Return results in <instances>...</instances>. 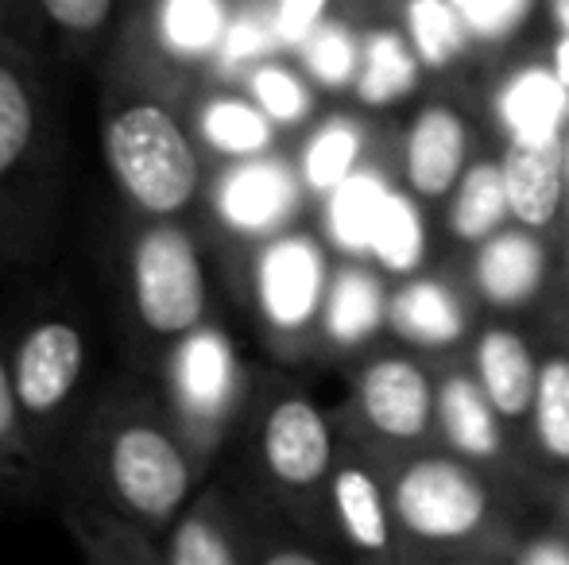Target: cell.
I'll list each match as a JSON object with an SVG mask.
<instances>
[{
	"instance_id": "cell-1",
	"label": "cell",
	"mask_w": 569,
	"mask_h": 565,
	"mask_svg": "<svg viewBox=\"0 0 569 565\" xmlns=\"http://www.w3.org/2000/svg\"><path fill=\"white\" fill-rule=\"evenodd\" d=\"M210 461L167 411L156 372L128 369L90 395L54 461L74 546L101 565H163V535L202 488Z\"/></svg>"
},
{
	"instance_id": "cell-2",
	"label": "cell",
	"mask_w": 569,
	"mask_h": 565,
	"mask_svg": "<svg viewBox=\"0 0 569 565\" xmlns=\"http://www.w3.org/2000/svg\"><path fill=\"white\" fill-rule=\"evenodd\" d=\"M62 121L36 47L0 36V264L39 268L62 221Z\"/></svg>"
},
{
	"instance_id": "cell-3",
	"label": "cell",
	"mask_w": 569,
	"mask_h": 565,
	"mask_svg": "<svg viewBox=\"0 0 569 565\" xmlns=\"http://www.w3.org/2000/svg\"><path fill=\"white\" fill-rule=\"evenodd\" d=\"M182 93L106 67L101 78V151L128 210L187 218L210 186L206 151Z\"/></svg>"
},
{
	"instance_id": "cell-4",
	"label": "cell",
	"mask_w": 569,
	"mask_h": 565,
	"mask_svg": "<svg viewBox=\"0 0 569 565\" xmlns=\"http://www.w3.org/2000/svg\"><path fill=\"white\" fill-rule=\"evenodd\" d=\"M117 294L136 369L156 372L174 341L210 322V272L182 218L128 210L117 249Z\"/></svg>"
},
{
	"instance_id": "cell-5",
	"label": "cell",
	"mask_w": 569,
	"mask_h": 565,
	"mask_svg": "<svg viewBox=\"0 0 569 565\" xmlns=\"http://www.w3.org/2000/svg\"><path fill=\"white\" fill-rule=\"evenodd\" d=\"M8 376H12L16 400L28 418L31 442L47 461L54 481V461L67 445L78 415L90 403V330L67 306H43L16 325L4 345Z\"/></svg>"
},
{
	"instance_id": "cell-6",
	"label": "cell",
	"mask_w": 569,
	"mask_h": 565,
	"mask_svg": "<svg viewBox=\"0 0 569 565\" xmlns=\"http://www.w3.org/2000/svg\"><path fill=\"white\" fill-rule=\"evenodd\" d=\"M244 0H128L106 67L194 98L226 51Z\"/></svg>"
},
{
	"instance_id": "cell-7",
	"label": "cell",
	"mask_w": 569,
	"mask_h": 565,
	"mask_svg": "<svg viewBox=\"0 0 569 565\" xmlns=\"http://www.w3.org/2000/svg\"><path fill=\"white\" fill-rule=\"evenodd\" d=\"M338 465V437L315 400L291 387H276L252 415V473L268 504L295 523L315 515V500L330 488Z\"/></svg>"
},
{
	"instance_id": "cell-8",
	"label": "cell",
	"mask_w": 569,
	"mask_h": 565,
	"mask_svg": "<svg viewBox=\"0 0 569 565\" xmlns=\"http://www.w3.org/2000/svg\"><path fill=\"white\" fill-rule=\"evenodd\" d=\"M159 392L167 400V411L187 434V442L206 461L218 457L229 430L240 423L244 411V369L232 349L229 333L213 322H202L182 341L167 349V356L156 369Z\"/></svg>"
},
{
	"instance_id": "cell-9",
	"label": "cell",
	"mask_w": 569,
	"mask_h": 565,
	"mask_svg": "<svg viewBox=\"0 0 569 565\" xmlns=\"http://www.w3.org/2000/svg\"><path fill=\"white\" fill-rule=\"evenodd\" d=\"M391 512L407 538L427 546L477 543L492 515V496L469 461L430 453L399 468L391 481Z\"/></svg>"
},
{
	"instance_id": "cell-10",
	"label": "cell",
	"mask_w": 569,
	"mask_h": 565,
	"mask_svg": "<svg viewBox=\"0 0 569 565\" xmlns=\"http://www.w3.org/2000/svg\"><path fill=\"white\" fill-rule=\"evenodd\" d=\"M330 275L326 249L310 233L283 229L268 241H256L248 260V294L271 341L299 345L318 333Z\"/></svg>"
},
{
	"instance_id": "cell-11",
	"label": "cell",
	"mask_w": 569,
	"mask_h": 565,
	"mask_svg": "<svg viewBox=\"0 0 569 565\" xmlns=\"http://www.w3.org/2000/svg\"><path fill=\"white\" fill-rule=\"evenodd\" d=\"M302 174L276 151L218 163L206 186L210 218L237 241H268L291 229L302 202Z\"/></svg>"
},
{
	"instance_id": "cell-12",
	"label": "cell",
	"mask_w": 569,
	"mask_h": 565,
	"mask_svg": "<svg viewBox=\"0 0 569 565\" xmlns=\"http://www.w3.org/2000/svg\"><path fill=\"white\" fill-rule=\"evenodd\" d=\"M252 500L229 484H202L163 535V565H248L256 562Z\"/></svg>"
},
{
	"instance_id": "cell-13",
	"label": "cell",
	"mask_w": 569,
	"mask_h": 565,
	"mask_svg": "<svg viewBox=\"0 0 569 565\" xmlns=\"http://www.w3.org/2000/svg\"><path fill=\"white\" fill-rule=\"evenodd\" d=\"M357 411L376 437L422 442L438 418V392L430 372L411 356H376L357 376Z\"/></svg>"
},
{
	"instance_id": "cell-14",
	"label": "cell",
	"mask_w": 569,
	"mask_h": 565,
	"mask_svg": "<svg viewBox=\"0 0 569 565\" xmlns=\"http://www.w3.org/2000/svg\"><path fill=\"white\" fill-rule=\"evenodd\" d=\"M511 221L542 233L566 205V132L562 137H508L500 159Z\"/></svg>"
},
{
	"instance_id": "cell-15",
	"label": "cell",
	"mask_w": 569,
	"mask_h": 565,
	"mask_svg": "<svg viewBox=\"0 0 569 565\" xmlns=\"http://www.w3.org/2000/svg\"><path fill=\"white\" fill-rule=\"evenodd\" d=\"M469 167V124L453 105H427L415 113L403 137V182L415 198H450Z\"/></svg>"
},
{
	"instance_id": "cell-16",
	"label": "cell",
	"mask_w": 569,
	"mask_h": 565,
	"mask_svg": "<svg viewBox=\"0 0 569 565\" xmlns=\"http://www.w3.org/2000/svg\"><path fill=\"white\" fill-rule=\"evenodd\" d=\"M190 124H194V137L202 143L206 159H218V163L263 155V151L276 148V129H279L240 85H221V82H206L194 93V101H190Z\"/></svg>"
},
{
	"instance_id": "cell-17",
	"label": "cell",
	"mask_w": 569,
	"mask_h": 565,
	"mask_svg": "<svg viewBox=\"0 0 569 565\" xmlns=\"http://www.w3.org/2000/svg\"><path fill=\"white\" fill-rule=\"evenodd\" d=\"M330 515L341 538L357 554L368 558H391L396 554V512L391 492L360 457H338L330 476Z\"/></svg>"
},
{
	"instance_id": "cell-18",
	"label": "cell",
	"mask_w": 569,
	"mask_h": 565,
	"mask_svg": "<svg viewBox=\"0 0 569 565\" xmlns=\"http://www.w3.org/2000/svg\"><path fill=\"white\" fill-rule=\"evenodd\" d=\"M547 275V249L531 229H500L488 241H480L472 260V283L492 306H519L531 294H539Z\"/></svg>"
},
{
	"instance_id": "cell-19",
	"label": "cell",
	"mask_w": 569,
	"mask_h": 565,
	"mask_svg": "<svg viewBox=\"0 0 569 565\" xmlns=\"http://www.w3.org/2000/svg\"><path fill=\"white\" fill-rule=\"evenodd\" d=\"M477 380L485 387L488 403L503 423H519L531 415L535 387H539V361L531 356V345L508 325H492L477 337Z\"/></svg>"
},
{
	"instance_id": "cell-20",
	"label": "cell",
	"mask_w": 569,
	"mask_h": 565,
	"mask_svg": "<svg viewBox=\"0 0 569 565\" xmlns=\"http://www.w3.org/2000/svg\"><path fill=\"white\" fill-rule=\"evenodd\" d=\"M388 306H391V294L383 291L380 275L352 260V264H345L330 275L318 337L338 349L360 345L380 325H388Z\"/></svg>"
},
{
	"instance_id": "cell-21",
	"label": "cell",
	"mask_w": 569,
	"mask_h": 565,
	"mask_svg": "<svg viewBox=\"0 0 569 565\" xmlns=\"http://www.w3.org/2000/svg\"><path fill=\"white\" fill-rule=\"evenodd\" d=\"M23 8L31 39L47 36L67 59L109 51L124 16V0H23Z\"/></svg>"
},
{
	"instance_id": "cell-22",
	"label": "cell",
	"mask_w": 569,
	"mask_h": 565,
	"mask_svg": "<svg viewBox=\"0 0 569 565\" xmlns=\"http://www.w3.org/2000/svg\"><path fill=\"white\" fill-rule=\"evenodd\" d=\"M496 117L508 137H562L569 124V85L555 67H523L503 78Z\"/></svg>"
},
{
	"instance_id": "cell-23",
	"label": "cell",
	"mask_w": 569,
	"mask_h": 565,
	"mask_svg": "<svg viewBox=\"0 0 569 565\" xmlns=\"http://www.w3.org/2000/svg\"><path fill=\"white\" fill-rule=\"evenodd\" d=\"M47 492H54L51 468L31 442L28 418H23L20 400H16L4 349H0V496L12 500V504L36 507Z\"/></svg>"
},
{
	"instance_id": "cell-24",
	"label": "cell",
	"mask_w": 569,
	"mask_h": 565,
	"mask_svg": "<svg viewBox=\"0 0 569 565\" xmlns=\"http://www.w3.org/2000/svg\"><path fill=\"white\" fill-rule=\"evenodd\" d=\"M388 325L403 341L422 349H442L461 341L465 310L461 299L442 280H411L391 294Z\"/></svg>"
},
{
	"instance_id": "cell-25",
	"label": "cell",
	"mask_w": 569,
	"mask_h": 565,
	"mask_svg": "<svg viewBox=\"0 0 569 565\" xmlns=\"http://www.w3.org/2000/svg\"><path fill=\"white\" fill-rule=\"evenodd\" d=\"M438 426L453 453L469 461H492L500 453V415L488 403L477 376L450 372L438 387Z\"/></svg>"
},
{
	"instance_id": "cell-26",
	"label": "cell",
	"mask_w": 569,
	"mask_h": 565,
	"mask_svg": "<svg viewBox=\"0 0 569 565\" xmlns=\"http://www.w3.org/2000/svg\"><path fill=\"white\" fill-rule=\"evenodd\" d=\"M422 74V59L415 54L407 31L372 28L360 39V70L352 93L365 105H396L399 98L415 93Z\"/></svg>"
},
{
	"instance_id": "cell-27",
	"label": "cell",
	"mask_w": 569,
	"mask_h": 565,
	"mask_svg": "<svg viewBox=\"0 0 569 565\" xmlns=\"http://www.w3.org/2000/svg\"><path fill=\"white\" fill-rule=\"evenodd\" d=\"M511 221L508 190H503V171L492 159L465 167L450 194V233L465 244H480L492 233H500Z\"/></svg>"
},
{
	"instance_id": "cell-28",
	"label": "cell",
	"mask_w": 569,
	"mask_h": 565,
	"mask_svg": "<svg viewBox=\"0 0 569 565\" xmlns=\"http://www.w3.org/2000/svg\"><path fill=\"white\" fill-rule=\"evenodd\" d=\"M383 194H388V182L365 163H360L338 190L326 194V229H330L333 244H338L341 252H349V256H368Z\"/></svg>"
},
{
	"instance_id": "cell-29",
	"label": "cell",
	"mask_w": 569,
	"mask_h": 565,
	"mask_svg": "<svg viewBox=\"0 0 569 565\" xmlns=\"http://www.w3.org/2000/svg\"><path fill=\"white\" fill-rule=\"evenodd\" d=\"M365 163V129L349 117H330L307 137L299 151V174L307 194L326 198Z\"/></svg>"
},
{
	"instance_id": "cell-30",
	"label": "cell",
	"mask_w": 569,
	"mask_h": 565,
	"mask_svg": "<svg viewBox=\"0 0 569 565\" xmlns=\"http://www.w3.org/2000/svg\"><path fill=\"white\" fill-rule=\"evenodd\" d=\"M237 85L279 124V129H295L315 113V90H310V78L302 67H291L283 59H263L248 62L240 70Z\"/></svg>"
},
{
	"instance_id": "cell-31",
	"label": "cell",
	"mask_w": 569,
	"mask_h": 565,
	"mask_svg": "<svg viewBox=\"0 0 569 565\" xmlns=\"http://www.w3.org/2000/svg\"><path fill=\"white\" fill-rule=\"evenodd\" d=\"M403 31L427 70L453 67L472 36L453 0H403Z\"/></svg>"
},
{
	"instance_id": "cell-32",
	"label": "cell",
	"mask_w": 569,
	"mask_h": 565,
	"mask_svg": "<svg viewBox=\"0 0 569 565\" xmlns=\"http://www.w3.org/2000/svg\"><path fill=\"white\" fill-rule=\"evenodd\" d=\"M360 39L365 36H357L345 20L326 16L295 47V54H299V67L307 70V78L315 85H322V90H349L360 70Z\"/></svg>"
},
{
	"instance_id": "cell-33",
	"label": "cell",
	"mask_w": 569,
	"mask_h": 565,
	"mask_svg": "<svg viewBox=\"0 0 569 565\" xmlns=\"http://www.w3.org/2000/svg\"><path fill=\"white\" fill-rule=\"evenodd\" d=\"M535 442L550 461H569V356L539 361V387H535Z\"/></svg>"
},
{
	"instance_id": "cell-34",
	"label": "cell",
	"mask_w": 569,
	"mask_h": 565,
	"mask_svg": "<svg viewBox=\"0 0 569 565\" xmlns=\"http://www.w3.org/2000/svg\"><path fill=\"white\" fill-rule=\"evenodd\" d=\"M368 256L380 260L388 272H411L422 260V218L407 194L388 186L380 205V218L372 229V249Z\"/></svg>"
},
{
	"instance_id": "cell-35",
	"label": "cell",
	"mask_w": 569,
	"mask_h": 565,
	"mask_svg": "<svg viewBox=\"0 0 569 565\" xmlns=\"http://www.w3.org/2000/svg\"><path fill=\"white\" fill-rule=\"evenodd\" d=\"M453 4L465 16V23H469L472 39L496 43V39L511 36L527 20L535 0H453Z\"/></svg>"
},
{
	"instance_id": "cell-36",
	"label": "cell",
	"mask_w": 569,
	"mask_h": 565,
	"mask_svg": "<svg viewBox=\"0 0 569 565\" xmlns=\"http://www.w3.org/2000/svg\"><path fill=\"white\" fill-rule=\"evenodd\" d=\"M333 4H338V0H276L279 47H299L302 39L310 36V28L330 16Z\"/></svg>"
},
{
	"instance_id": "cell-37",
	"label": "cell",
	"mask_w": 569,
	"mask_h": 565,
	"mask_svg": "<svg viewBox=\"0 0 569 565\" xmlns=\"http://www.w3.org/2000/svg\"><path fill=\"white\" fill-rule=\"evenodd\" d=\"M523 565H569V543L562 538H547V543H531L516 554Z\"/></svg>"
},
{
	"instance_id": "cell-38",
	"label": "cell",
	"mask_w": 569,
	"mask_h": 565,
	"mask_svg": "<svg viewBox=\"0 0 569 565\" xmlns=\"http://www.w3.org/2000/svg\"><path fill=\"white\" fill-rule=\"evenodd\" d=\"M550 67H555L558 78L569 85V36H566V31H562V39L555 43V59H550Z\"/></svg>"
},
{
	"instance_id": "cell-39",
	"label": "cell",
	"mask_w": 569,
	"mask_h": 565,
	"mask_svg": "<svg viewBox=\"0 0 569 565\" xmlns=\"http://www.w3.org/2000/svg\"><path fill=\"white\" fill-rule=\"evenodd\" d=\"M0 36H20L23 39V28H20V20H16V12H12V4L8 0H0ZM36 47V43H31Z\"/></svg>"
},
{
	"instance_id": "cell-40",
	"label": "cell",
	"mask_w": 569,
	"mask_h": 565,
	"mask_svg": "<svg viewBox=\"0 0 569 565\" xmlns=\"http://www.w3.org/2000/svg\"><path fill=\"white\" fill-rule=\"evenodd\" d=\"M550 8H555V20H558V28L569 36V0H550Z\"/></svg>"
},
{
	"instance_id": "cell-41",
	"label": "cell",
	"mask_w": 569,
	"mask_h": 565,
	"mask_svg": "<svg viewBox=\"0 0 569 565\" xmlns=\"http://www.w3.org/2000/svg\"><path fill=\"white\" fill-rule=\"evenodd\" d=\"M12 4V12H16V20H20V28H23V39L31 43V28H28V8H23V0H8Z\"/></svg>"
},
{
	"instance_id": "cell-42",
	"label": "cell",
	"mask_w": 569,
	"mask_h": 565,
	"mask_svg": "<svg viewBox=\"0 0 569 565\" xmlns=\"http://www.w3.org/2000/svg\"><path fill=\"white\" fill-rule=\"evenodd\" d=\"M566 171H569V129H566Z\"/></svg>"
}]
</instances>
